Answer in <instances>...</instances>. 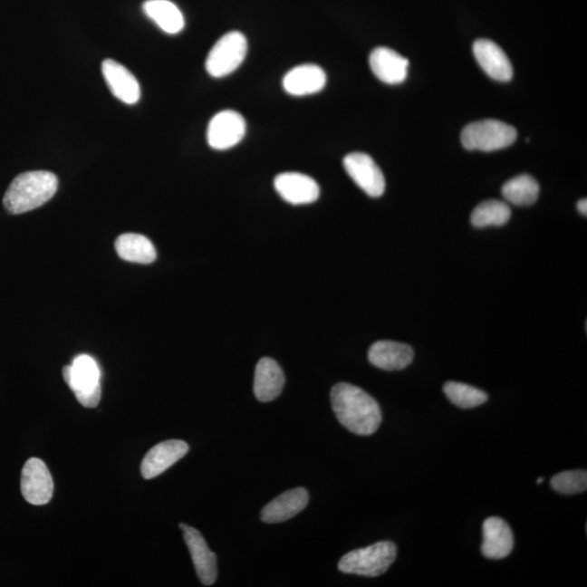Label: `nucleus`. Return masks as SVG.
I'll return each instance as SVG.
<instances>
[{
	"mask_svg": "<svg viewBox=\"0 0 587 587\" xmlns=\"http://www.w3.org/2000/svg\"><path fill=\"white\" fill-rule=\"evenodd\" d=\"M331 404L337 420L351 433L368 437L382 423L378 401L358 386L336 384L331 390Z\"/></svg>",
	"mask_w": 587,
	"mask_h": 587,
	"instance_id": "obj_1",
	"label": "nucleus"
},
{
	"mask_svg": "<svg viewBox=\"0 0 587 587\" xmlns=\"http://www.w3.org/2000/svg\"><path fill=\"white\" fill-rule=\"evenodd\" d=\"M58 189V178L49 171L21 173L9 185L4 206L10 214H25L46 204Z\"/></svg>",
	"mask_w": 587,
	"mask_h": 587,
	"instance_id": "obj_2",
	"label": "nucleus"
},
{
	"mask_svg": "<svg viewBox=\"0 0 587 587\" xmlns=\"http://www.w3.org/2000/svg\"><path fill=\"white\" fill-rule=\"evenodd\" d=\"M64 382L86 408H95L101 399V369L95 359L80 355L63 370Z\"/></svg>",
	"mask_w": 587,
	"mask_h": 587,
	"instance_id": "obj_3",
	"label": "nucleus"
},
{
	"mask_svg": "<svg viewBox=\"0 0 587 587\" xmlns=\"http://www.w3.org/2000/svg\"><path fill=\"white\" fill-rule=\"evenodd\" d=\"M396 556L397 547L394 543L379 542L346 553L340 560L339 570L348 574L375 578L390 569Z\"/></svg>",
	"mask_w": 587,
	"mask_h": 587,
	"instance_id": "obj_4",
	"label": "nucleus"
},
{
	"mask_svg": "<svg viewBox=\"0 0 587 587\" xmlns=\"http://www.w3.org/2000/svg\"><path fill=\"white\" fill-rule=\"evenodd\" d=\"M515 140L514 127L493 119L467 124L461 133V143L467 150L489 152L504 149L513 145Z\"/></svg>",
	"mask_w": 587,
	"mask_h": 587,
	"instance_id": "obj_5",
	"label": "nucleus"
},
{
	"mask_svg": "<svg viewBox=\"0 0 587 587\" xmlns=\"http://www.w3.org/2000/svg\"><path fill=\"white\" fill-rule=\"evenodd\" d=\"M248 43L241 32H228L215 43L206 60V70L220 79L236 71L246 57Z\"/></svg>",
	"mask_w": 587,
	"mask_h": 587,
	"instance_id": "obj_6",
	"label": "nucleus"
},
{
	"mask_svg": "<svg viewBox=\"0 0 587 587\" xmlns=\"http://www.w3.org/2000/svg\"><path fill=\"white\" fill-rule=\"evenodd\" d=\"M345 170L370 197H380L385 192V178L377 163L364 152H351L344 158Z\"/></svg>",
	"mask_w": 587,
	"mask_h": 587,
	"instance_id": "obj_7",
	"label": "nucleus"
},
{
	"mask_svg": "<svg viewBox=\"0 0 587 587\" xmlns=\"http://www.w3.org/2000/svg\"><path fill=\"white\" fill-rule=\"evenodd\" d=\"M21 493L31 505H42L51 502L53 481L43 460L31 458L25 462L21 473Z\"/></svg>",
	"mask_w": 587,
	"mask_h": 587,
	"instance_id": "obj_8",
	"label": "nucleus"
},
{
	"mask_svg": "<svg viewBox=\"0 0 587 587\" xmlns=\"http://www.w3.org/2000/svg\"><path fill=\"white\" fill-rule=\"evenodd\" d=\"M246 134V121L241 113L223 111L217 113L208 125L207 140L211 149L226 150L236 146Z\"/></svg>",
	"mask_w": 587,
	"mask_h": 587,
	"instance_id": "obj_9",
	"label": "nucleus"
},
{
	"mask_svg": "<svg viewBox=\"0 0 587 587\" xmlns=\"http://www.w3.org/2000/svg\"><path fill=\"white\" fill-rule=\"evenodd\" d=\"M179 529L184 533V541L187 543L196 573H197L201 583L205 586H211L217 581V554L210 551L198 530L184 524H179Z\"/></svg>",
	"mask_w": 587,
	"mask_h": 587,
	"instance_id": "obj_10",
	"label": "nucleus"
},
{
	"mask_svg": "<svg viewBox=\"0 0 587 587\" xmlns=\"http://www.w3.org/2000/svg\"><path fill=\"white\" fill-rule=\"evenodd\" d=\"M281 197L291 205H308L319 198L320 188L313 178L298 172L281 173L274 179Z\"/></svg>",
	"mask_w": 587,
	"mask_h": 587,
	"instance_id": "obj_11",
	"label": "nucleus"
},
{
	"mask_svg": "<svg viewBox=\"0 0 587 587\" xmlns=\"http://www.w3.org/2000/svg\"><path fill=\"white\" fill-rule=\"evenodd\" d=\"M189 447L184 440L170 439L157 444L144 457L140 465L141 476L150 480L167 471L188 454Z\"/></svg>",
	"mask_w": 587,
	"mask_h": 587,
	"instance_id": "obj_12",
	"label": "nucleus"
},
{
	"mask_svg": "<svg viewBox=\"0 0 587 587\" xmlns=\"http://www.w3.org/2000/svg\"><path fill=\"white\" fill-rule=\"evenodd\" d=\"M473 53L478 65L489 78L498 82H509L513 79V64L496 43L481 38L473 43Z\"/></svg>",
	"mask_w": 587,
	"mask_h": 587,
	"instance_id": "obj_13",
	"label": "nucleus"
},
{
	"mask_svg": "<svg viewBox=\"0 0 587 587\" xmlns=\"http://www.w3.org/2000/svg\"><path fill=\"white\" fill-rule=\"evenodd\" d=\"M515 545L513 531L507 522L498 516H491L483 524V556L488 559H504L513 552Z\"/></svg>",
	"mask_w": 587,
	"mask_h": 587,
	"instance_id": "obj_14",
	"label": "nucleus"
},
{
	"mask_svg": "<svg viewBox=\"0 0 587 587\" xmlns=\"http://www.w3.org/2000/svg\"><path fill=\"white\" fill-rule=\"evenodd\" d=\"M106 83L114 97L127 105H134L140 98L139 81L121 63L106 59L101 64Z\"/></svg>",
	"mask_w": 587,
	"mask_h": 587,
	"instance_id": "obj_15",
	"label": "nucleus"
},
{
	"mask_svg": "<svg viewBox=\"0 0 587 587\" xmlns=\"http://www.w3.org/2000/svg\"><path fill=\"white\" fill-rule=\"evenodd\" d=\"M370 68L386 84H400L407 79L409 62L388 47H378L370 54Z\"/></svg>",
	"mask_w": 587,
	"mask_h": 587,
	"instance_id": "obj_16",
	"label": "nucleus"
},
{
	"mask_svg": "<svg viewBox=\"0 0 587 587\" xmlns=\"http://www.w3.org/2000/svg\"><path fill=\"white\" fill-rule=\"evenodd\" d=\"M415 352L409 345L393 341H379L370 347L369 361L385 371H399L410 366Z\"/></svg>",
	"mask_w": 587,
	"mask_h": 587,
	"instance_id": "obj_17",
	"label": "nucleus"
},
{
	"mask_svg": "<svg viewBox=\"0 0 587 587\" xmlns=\"http://www.w3.org/2000/svg\"><path fill=\"white\" fill-rule=\"evenodd\" d=\"M326 74L317 64H302L288 71L283 79V87L292 96L315 94L324 89Z\"/></svg>",
	"mask_w": 587,
	"mask_h": 587,
	"instance_id": "obj_18",
	"label": "nucleus"
},
{
	"mask_svg": "<svg viewBox=\"0 0 587 587\" xmlns=\"http://www.w3.org/2000/svg\"><path fill=\"white\" fill-rule=\"evenodd\" d=\"M309 494L303 487L294 488L280 495L265 505L261 511V520L266 524H280L290 520L306 508Z\"/></svg>",
	"mask_w": 587,
	"mask_h": 587,
	"instance_id": "obj_19",
	"label": "nucleus"
},
{
	"mask_svg": "<svg viewBox=\"0 0 587 587\" xmlns=\"http://www.w3.org/2000/svg\"><path fill=\"white\" fill-rule=\"evenodd\" d=\"M285 384V375L274 359H261L255 367L254 393L259 401L269 402L277 399Z\"/></svg>",
	"mask_w": 587,
	"mask_h": 587,
	"instance_id": "obj_20",
	"label": "nucleus"
},
{
	"mask_svg": "<svg viewBox=\"0 0 587 587\" xmlns=\"http://www.w3.org/2000/svg\"><path fill=\"white\" fill-rule=\"evenodd\" d=\"M119 257L129 263L149 265L157 258L154 244L140 234L125 233L116 241Z\"/></svg>",
	"mask_w": 587,
	"mask_h": 587,
	"instance_id": "obj_21",
	"label": "nucleus"
},
{
	"mask_svg": "<svg viewBox=\"0 0 587 587\" xmlns=\"http://www.w3.org/2000/svg\"><path fill=\"white\" fill-rule=\"evenodd\" d=\"M143 10L168 34H178L184 29L185 21L181 10L170 0H146Z\"/></svg>",
	"mask_w": 587,
	"mask_h": 587,
	"instance_id": "obj_22",
	"label": "nucleus"
},
{
	"mask_svg": "<svg viewBox=\"0 0 587 587\" xmlns=\"http://www.w3.org/2000/svg\"><path fill=\"white\" fill-rule=\"evenodd\" d=\"M504 198L515 206H530L535 203L540 194V185L529 174L509 179L502 188Z\"/></svg>",
	"mask_w": 587,
	"mask_h": 587,
	"instance_id": "obj_23",
	"label": "nucleus"
},
{
	"mask_svg": "<svg viewBox=\"0 0 587 587\" xmlns=\"http://www.w3.org/2000/svg\"><path fill=\"white\" fill-rule=\"evenodd\" d=\"M509 206L500 200H486L476 207L471 215L472 225L476 227L502 226L510 219Z\"/></svg>",
	"mask_w": 587,
	"mask_h": 587,
	"instance_id": "obj_24",
	"label": "nucleus"
},
{
	"mask_svg": "<svg viewBox=\"0 0 587 587\" xmlns=\"http://www.w3.org/2000/svg\"><path fill=\"white\" fill-rule=\"evenodd\" d=\"M443 390L450 402L462 409L481 406L488 400L486 391L478 390L475 386L454 382V380L446 383Z\"/></svg>",
	"mask_w": 587,
	"mask_h": 587,
	"instance_id": "obj_25",
	"label": "nucleus"
},
{
	"mask_svg": "<svg viewBox=\"0 0 587 587\" xmlns=\"http://www.w3.org/2000/svg\"><path fill=\"white\" fill-rule=\"evenodd\" d=\"M553 491L573 495L583 493L587 488V472L583 470L558 473L551 481Z\"/></svg>",
	"mask_w": 587,
	"mask_h": 587,
	"instance_id": "obj_26",
	"label": "nucleus"
},
{
	"mask_svg": "<svg viewBox=\"0 0 587 587\" xmlns=\"http://www.w3.org/2000/svg\"><path fill=\"white\" fill-rule=\"evenodd\" d=\"M578 210H579V212H580V214L582 216L586 217V215H587V200L585 198L579 200Z\"/></svg>",
	"mask_w": 587,
	"mask_h": 587,
	"instance_id": "obj_27",
	"label": "nucleus"
},
{
	"mask_svg": "<svg viewBox=\"0 0 587 587\" xmlns=\"http://www.w3.org/2000/svg\"><path fill=\"white\" fill-rule=\"evenodd\" d=\"M544 482V477H538L536 483L541 484Z\"/></svg>",
	"mask_w": 587,
	"mask_h": 587,
	"instance_id": "obj_28",
	"label": "nucleus"
}]
</instances>
